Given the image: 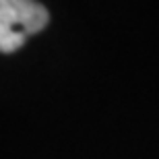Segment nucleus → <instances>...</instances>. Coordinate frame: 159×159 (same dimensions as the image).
<instances>
[{"label": "nucleus", "instance_id": "nucleus-1", "mask_svg": "<svg viewBox=\"0 0 159 159\" xmlns=\"http://www.w3.org/2000/svg\"><path fill=\"white\" fill-rule=\"evenodd\" d=\"M48 21V8L35 0H0V52H17L27 37L46 27Z\"/></svg>", "mask_w": 159, "mask_h": 159}]
</instances>
